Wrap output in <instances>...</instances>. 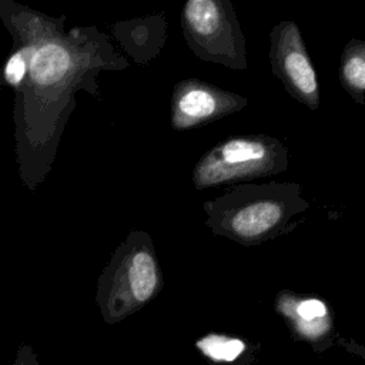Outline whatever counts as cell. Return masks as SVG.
I'll return each mask as SVG.
<instances>
[{"instance_id":"cell-13","label":"cell","mask_w":365,"mask_h":365,"mask_svg":"<svg viewBox=\"0 0 365 365\" xmlns=\"http://www.w3.org/2000/svg\"><path fill=\"white\" fill-rule=\"evenodd\" d=\"M3 84H4V83H3V78H1V74H0V91H1V87H3Z\"/></svg>"},{"instance_id":"cell-12","label":"cell","mask_w":365,"mask_h":365,"mask_svg":"<svg viewBox=\"0 0 365 365\" xmlns=\"http://www.w3.org/2000/svg\"><path fill=\"white\" fill-rule=\"evenodd\" d=\"M11 365H40V364L34 349L27 344H21L14 355Z\"/></svg>"},{"instance_id":"cell-11","label":"cell","mask_w":365,"mask_h":365,"mask_svg":"<svg viewBox=\"0 0 365 365\" xmlns=\"http://www.w3.org/2000/svg\"><path fill=\"white\" fill-rule=\"evenodd\" d=\"M198 349L215 362H231L244 351L245 344L238 338L210 334L197 342Z\"/></svg>"},{"instance_id":"cell-9","label":"cell","mask_w":365,"mask_h":365,"mask_svg":"<svg viewBox=\"0 0 365 365\" xmlns=\"http://www.w3.org/2000/svg\"><path fill=\"white\" fill-rule=\"evenodd\" d=\"M165 21L163 16H151L114 27L117 40L138 63H145L155 57L165 41Z\"/></svg>"},{"instance_id":"cell-4","label":"cell","mask_w":365,"mask_h":365,"mask_svg":"<svg viewBox=\"0 0 365 365\" xmlns=\"http://www.w3.org/2000/svg\"><path fill=\"white\" fill-rule=\"evenodd\" d=\"M288 148L265 134L232 135L204 153L192 170L197 190L251 181L284 173Z\"/></svg>"},{"instance_id":"cell-5","label":"cell","mask_w":365,"mask_h":365,"mask_svg":"<svg viewBox=\"0 0 365 365\" xmlns=\"http://www.w3.org/2000/svg\"><path fill=\"white\" fill-rule=\"evenodd\" d=\"M181 29L190 50L204 61L245 70V37L228 0H188L181 10Z\"/></svg>"},{"instance_id":"cell-8","label":"cell","mask_w":365,"mask_h":365,"mask_svg":"<svg viewBox=\"0 0 365 365\" xmlns=\"http://www.w3.org/2000/svg\"><path fill=\"white\" fill-rule=\"evenodd\" d=\"M277 311L301 338L309 341L324 338L332 325L327 304L314 297L281 292L277 298Z\"/></svg>"},{"instance_id":"cell-6","label":"cell","mask_w":365,"mask_h":365,"mask_svg":"<svg viewBox=\"0 0 365 365\" xmlns=\"http://www.w3.org/2000/svg\"><path fill=\"white\" fill-rule=\"evenodd\" d=\"M269 61L287 93L309 110L319 107V84L297 23L279 21L269 33Z\"/></svg>"},{"instance_id":"cell-7","label":"cell","mask_w":365,"mask_h":365,"mask_svg":"<svg viewBox=\"0 0 365 365\" xmlns=\"http://www.w3.org/2000/svg\"><path fill=\"white\" fill-rule=\"evenodd\" d=\"M247 98L198 78L178 81L171 96V127L177 131L202 127L240 111Z\"/></svg>"},{"instance_id":"cell-10","label":"cell","mask_w":365,"mask_h":365,"mask_svg":"<svg viewBox=\"0 0 365 365\" xmlns=\"http://www.w3.org/2000/svg\"><path fill=\"white\" fill-rule=\"evenodd\" d=\"M339 80L344 90L365 106V41L354 38L346 43L339 61Z\"/></svg>"},{"instance_id":"cell-2","label":"cell","mask_w":365,"mask_h":365,"mask_svg":"<svg viewBox=\"0 0 365 365\" xmlns=\"http://www.w3.org/2000/svg\"><path fill=\"white\" fill-rule=\"evenodd\" d=\"M207 225L241 245H257L292 231L309 202L298 182H242L204 202Z\"/></svg>"},{"instance_id":"cell-1","label":"cell","mask_w":365,"mask_h":365,"mask_svg":"<svg viewBox=\"0 0 365 365\" xmlns=\"http://www.w3.org/2000/svg\"><path fill=\"white\" fill-rule=\"evenodd\" d=\"M0 3L34 43L26 78L14 91L13 107L20 178L34 191L51 170L76 96L86 91L97 97L98 74L124 70L128 63L108 36L96 27L64 31V16L54 19L14 1Z\"/></svg>"},{"instance_id":"cell-3","label":"cell","mask_w":365,"mask_h":365,"mask_svg":"<svg viewBox=\"0 0 365 365\" xmlns=\"http://www.w3.org/2000/svg\"><path fill=\"white\" fill-rule=\"evenodd\" d=\"M164 284L151 237L131 231L97 282L96 301L107 324H117L157 297Z\"/></svg>"}]
</instances>
